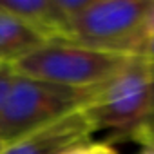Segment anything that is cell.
I'll return each mask as SVG.
<instances>
[{"label":"cell","mask_w":154,"mask_h":154,"mask_svg":"<svg viewBox=\"0 0 154 154\" xmlns=\"http://www.w3.org/2000/svg\"><path fill=\"white\" fill-rule=\"evenodd\" d=\"M69 154H118V152L109 141H91Z\"/></svg>","instance_id":"obj_9"},{"label":"cell","mask_w":154,"mask_h":154,"mask_svg":"<svg viewBox=\"0 0 154 154\" xmlns=\"http://www.w3.org/2000/svg\"><path fill=\"white\" fill-rule=\"evenodd\" d=\"M138 154H154V149H149V147H143V150H141V152H138Z\"/></svg>","instance_id":"obj_12"},{"label":"cell","mask_w":154,"mask_h":154,"mask_svg":"<svg viewBox=\"0 0 154 154\" xmlns=\"http://www.w3.org/2000/svg\"><path fill=\"white\" fill-rule=\"evenodd\" d=\"M13 78H15L13 67H11V65L0 63V112H2V109H4V103H6V98H8V94H9Z\"/></svg>","instance_id":"obj_8"},{"label":"cell","mask_w":154,"mask_h":154,"mask_svg":"<svg viewBox=\"0 0 154 154\" xmlns=\"http://www.w3.org/2000/svg\"><path fill=\"white\" fill-rule=\"evenodd\" d=\"M154 0H87L71 22L69 40L93 49L140 56L149 42Z\"/></svg>","instance_id":"obj_2"},{"label":"cell","mask_w":154,"mask_h":154,"mask_svg":"<svg viewBox=\"0 0 154 154\" xmlns=\"http://www.w3.org/2000/svg\"><path fill=\"white\" fill-rule=\"evenodd\" d=\"M98 89H72L17 74L0 112V143H9L67 114L85 109Z\"/></svg>","instance_id":"obj_3"},{"label":"cell","mask_w":154,"mask_h":154,"mask_svg":"<svg viewBox=\"0 0 154 154\" xmlns=\"http://www.w3.org/2000/svg\"><path fill=\"white\" fill-rule=\"evenodd\" d=\"M44 42L45 40L22 20L0 9V63L13 67Z\"/></svg>","instance_id":"obj_6"},{"label":"cell","mask_w":154,"mask_h":154,"mask_svg":"<svg viewBox=\"0 0 154 154\" xmlns=\"http://www.w3.org/2000/svg\"><path fill=\"white\" fill-rule=\"evenodd\" d=\"M129 140H134V141H138V143L143 145V147L154 149V118L149 120L147 123H143L140 129H136V131L129 136Z\"/></svg>","instance_id":"obj_7"},{"label":"cell","mask_w":154,"mask_h":154,"mask_svg":"<svg viewBox=\"0 0 154 154\" xmlns=\"http://www.w3.org/2000/svg\"><path fill=\"white\" fill-rule=\"evenodd\" d=\"M94 131H112V140H129L143 123L154 118V80L143 58L100 87L84 109Z\"/></svg>","instance_id":"obj_4"},{"label":"cell","mask_w":154,"mask_h":154,"mask_svg":"<svg viewBox=\"0 0 154 154\" xmlns=\"http://www.w3.org/2000/svg\"><path fill=\"white\" fill-rule=\"evenodd\" d=\"M154 36V11L150 15V20H149V38Z\"/></svg>","instance_id":"obj_11"},{"label":"cell","mask_w":154,"mask_h":154,"mask_svg":"<svg viewBox=\"0 0 154 154\" xmlns=\"http://www.w3.org/2000/svg\"><path fill=\"white\" fill-rule=\"evenodd\" d=\"M0 149H2V143H0Z\"/></svg>","instance_id":"obj_13"},{"label":"cell","mask_w":154,"mask_h":154,"mask_svg":"<svg viewBox=\"0 0 154 154\" xmlns=\"http://www.w3.org/2000/svg\"><path fill=\"white\" fill-rule=\"evenodd\" d=\"M94 132L82 109L4 143L0 154H69L91 143Z\"/></svg>","instance_id":"obj_5"},{"label":"cell","mask_w":154,"mask_h":154,"mask_svg":"<svg viewBox=\"0 0 154 154\" xmlns=\"http://www.w3.org/2000/svg\"><path fill=\"white\" fill-rule=\"evenodd\" d=\"M138 56L107 53L72 40H47L13 65L17 74L72 89H98Z\"/></svg>","instance_id":"obj_1"},{"label":"cell","mask_w":154,"mask_h":154,"mask_svg":"<svg viewBox=\"0 0 154 154\" xmlns=\"http://www.w3.org/2000/svg\"><path fill=\"white\" fill-rule=\"evenodd\" d=\"M141 58L145 60V63H147V67L150 71V76H152V80H154V36L149 38V42H147V45L143 49Z\"/></svg>","instance_id":"obj_10"}]
</instances>
